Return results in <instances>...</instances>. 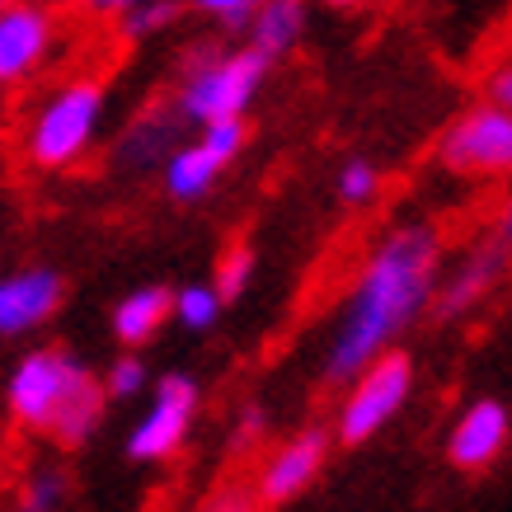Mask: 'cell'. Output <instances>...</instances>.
<instances>
[{
	"instance_id": "1",
	"label": "cell",
	"mask_w": 512,
	"mask_h": 512,
	"mask_svg": "<svg viewBox=\"0 0 512 512\" xmlns=\"http://www.w3.org/2000/svg\"><path fill=\"white\" fill-rule=\"evenodd\" d=\"M437 264H442V245L428 226H395L390 235L376 240L353 292H348L339 329L329 339V381H353L367 362H376L433 306Z\"/></svg>"
},
{
	"instance_id": "2",
	"label": "cell",
	"mask_w": 512,
	"mask_h": 512,
	"mask_svg": "<svg viewBox=\"0 0 512 512\" xmlns=\"http://www.w3.org/2000/svg\"><path fill=\"white\" fill-rule=\"evenodd\" d=\"M5 404H10V419L33 433H52L66 447H85L104 423L109 390L99 376H90L85 362H76L62 348H33L15 362Z\"/></svg>"
},
{
	"instance_id": "3",
	"label": "cell",
	"mask_w": 512,
	"mask_h": 512,
	"mask_svg": "<svg viewBox=\"0 0 512 512\" xmlns=\"http://www.w3.org/2000/svg\"><path fill=\"white\" fill-rule=\"evenodd\" d=\"M268 57L259 47H207L193 52L184 66V80L174 90V113L184 123L202 127L217 118H245L254 94L264 90Z\"/></svg>"
},
{
	"instance_id": "4",
	"label": "cell",
	"mask_w": 512,
	"mask_h": 512,
	"mask_svg": "<svg viewBox=\"0 0 512 512\" xmlns=\"http://www.w3.org/2000/svg\"><path fill=\"white\" fill-rule=\"evenodd\" d=\"M99 127H104V85L90 76L66 80L33 113L29 137H24L29 160L38 170H71L76 160L90 156Z\"/></svg>"
},
{
	"instance_id": "5",
	"label": "cell",
	"mask_w": 512,
	"mask_h": 512,
	"mask_svg": "<svg viewBox=\"0 0 512 512\" xmlns=\"http://www.w3.org/2000/svg\"><path fill=\"white\" fill-rule=\"evenodd\" d=\"M409 390H414V362L395 348L367 362L362 372L348 381V395L339 404V423H334V437L343 447H362L372 442L381 428L395 423L404 404H409Z\"/></svg>"
},
{
	"instance_id": "6",
	"label": "cell",
	"mask_w": 512,
	"mask_h": 512,
	"mask_svg": "<svg viewBox=\"0 0 512 512\" xmlns=\"http://www.w3.org/2000/svg\"><path fill=\"white\" fill-rule=\"evenodd\" d=\"M437 156L456 174H480V179L512 174V113L498 104H480V109L461 113L442 132Z\"/></svg>"
},
{
	"instance_id": "7",
	"label": "cell",
	"mask_w": 512,
	"mask_h": 512,
	"mask_svg": "<svg viewBox=\"0 0 512 512\" xmlns=\"http://www.w3.org/2000/svg\"><path fill=\"white\" fill-rule=\"evenodd\" d=\"M198 419V386L184 372H165L151 390V409L127 433V456L132 461H170L184 447L188 428Z\"/></svg>"
},
{
	"instance_id": "8",
	"label": "cell",
	"mask_w": 512,
	"mask_h": 512,
	"mask_svg": "<svg viewBox=\"0 0 512 512\" xmlns=\"http://www.w3.org/2000/svg\"><path fill=\"white\" fill-rule=\"evenodd\" d=\"M57 24L43 5L0 0V85H19L47 62Z\"/></svg>"
},
{
	"instance_id": "9",
	"label": "cell",
	"mask_w": 512,
	"mask_h": 512,
	"mask_svg": "<svg viewBox=\"0 0 512 512\" xmlns=\"http://www.w3.org/2000/svg\"><path fill=\"white\" fill-rule=\"evenodd\" d=\"M329 447H334V433L325 428H301L292 442H282L273 456L259 470V484H254V498L259 503H292L301 489H311L320 480V470L329 461Z\"/></svg>"
},
{
	"instance_id": "10",
	"label": "cell",
	"mask_w": 512,
	"mask_h": 512,
	"mask_svg": "<svg viewBox=\"0 0 512 512\" xmlns=\"http://www.w3.org/2000/svg\"><path fill=\"white\" fill-rule=\"evenodd\" d=\"M66 282L57 268H19L0 278V339H15V334H33L43 329L52 315L62 311Z\"/></svg>"
},
{
	"instance_id": "11",
	"label": "cell",
	"mask_w": 512,
	"mask_h": 512,
	"mask_svg": "<svg viewBox=\"0 0 512 512\" xmlns=\"http://www.w3.org/2000/svg\"><path fill=\"white\" fill-rule=\"evenodd\" d=\"M512 437V419L508 409L498 400H475L456 419V428H451L447 437V456L456 470H484L494 466L498 456H503V447H508Z\"/></svg>"
},
{
	"instance_id": "12",
	"label": "cell",
	"mask_w": 512,
	"mask_h": 512,
	"mask_svg": "<svg viewBox=\"0 0 512 512\" xmlns=\"http://www.w3.org/2000/svg\"><path fill=\"white\" fill-rule=\"evenodd\" d=\"M508 259H512V254L498 245L494 235H489L480 249H470L466 264H461V268H456V273L447 278V287H442V292H433L437 320H456V315H466L470 306H480L484 296L494 292V282L503 278Z\"/></svg>"
},
{
	"instance_id": "13",
	"label": "cell",
	"mask_w": 512,
	"mask_h": 512,
	"mask_svg": "<svg viewBox=\"0 0 512 512\" xmlns=\"http://www.w3.org/2000/svg\"><path fill=\"white\" fill-rule=\"evenodd\" d=\"M226 165H231V160L217 156L202 137L184 141V146H170V156H165V193H170L174 202L207 198V193L217 188V179H221Z\"/></svg>"
},
{
	"instance_id": "14",
	"label": "cell",
	"mask_w": 512,
	"mask_h": 512,
	"mask_svg": "<svg viewBox=\"0 0 512 512\" xmlns=\"http://www.w3.org/2000/svg\"><path fill=\"white\" fill-rule=\"evenodd\" d=\"M170 320V292L165 287H132V292L113 306L109 325H113V339L123 343V348H141V343H151L165 329Z\"/></svg>"
},
{
	"instance_id": "15",
	"label": "cell",
	"mask_w": 512,
	"mask_h": 512,
	"mask_svg": "<svg viewBox=\"0 0 512 512\" xmlns=\"http://www.w3.org/2000/svg\"><path fill=\"white\" fill-rule=\"evenodd\" d=\"M245 29H249V47H259L268 62L287 57L301 43V33H306V0H259Z\"/></svg>"
},
{
	"instance_id": "16",
	"label": "cell",
	"mask_w": 512,
	"mask_h": 512,
	"mask_svg": "<svg viewBox=\"0 0 512 512\" xmlns=\"http://www.w3.org/2000/svg\"><path fill=\"white\" fill-rule=\"evenodd\" d=\"M221 311H226V301L217 296L212 282H188V287L170 292V320H179L188 334H207V329H217Z\"/></svg>"
},
{
	"instance_id": "17",
	"label": "cell",
	"mask_w": 512,
	"mask_h": 512,
	"mask_svg": "<svg viewBox=\"0 0 512 512\" xmlns=\"http://www.w3.org/2000/svg\"><path fill=\"white\" fill-rule=\"evenodd\" d=\"M249 282H254V249H245V245H235V249H226L221 254V264H217V296L231 306V301H240V296L249 292Z\"/></svg>"
},
{
	"instance_id": "18",
	"label": "cell",
	"mask_w": 512,
	"mask_h": 512,
	"mask_svg": "<svg viewBox=\"0 0 512 512\" xmlns=\"http://www.w3.org/2000/svg\"><path fill=\"white\" fill-rule=\"evenodd\" d=\"M334 188H339V202H348V207H362V202H372L376 193H381V174H376L372 160H343L339 165V179H334Z\"/></svg>"
},
{
	"instance_id": "19",
	"label": "cell",
	"mask_w": 512,
	"mask_h": 512,
	"mask_svg": "<svg viewBox=\"0 0 512 512\" xmlns=\"http://www.w3.org/2000/svg\"><path fill=\"white\" fill-rule=\"evenodd\" d=\"M146 386H151V367H146L132 348H127L123 357H113V367L104 372V390H109V400H137Z\"/></svg>"
},
{
	"instance_id": "20",
	"label": "cell",
	"mask_w": 512,
	"mask_h": 512,
	"mask_svg": "<svg viewBox=\"0 0 512 512\" xmlns=\"http://www.w3.org/2000/svg\"><path fill=\"white\" fill-rule=\"evenodd\" d=\"M174 19H179V0H141V5L123 10V29L132 38H146V33L170 29Z\"/></svg>"
},
{
	"instance_id": "21",
	"label": "cell",
	"mask_w": 512,
	"mask_h": 512,
	"mask_svg": "<svg viewBox=\"0 0 512 512\" xmlns=\"http://www.w3.org/2000/svg\"><path fill=\"white\" fill-rule=\"evenodd\" d=\"M57 508H62V475L43 470V475H33V480L24 484L15 512H57Z\"/></svg>"
},
{
	"instance_id": "22",
	"label": "cell",
	"mask_w": 512,
	"mask_h": 512,
	"mask_svg": "<svg viewBox=\"0 0 512 512\" xmlns=\"http://www.w3.org/2000/svg\"><path fill=\"white\" fill-rule=\"evenodd\" d=\"M188 5H193V10H202V15L221 19L226 29H245L259 0H188Z\"/></svg>"
},
{
	"instance_id": "23",
	"label": "cell",
	"mask_w": 512,
	"mask_h": 512,
	"mask_svg": "<svg viewBox=\"0 0 512 512\" xmlns=\"http://www.w3.org/2000/svg\"><path fill=\"white\" fill-rule=\"evenodd\" d=\"M202 512H259V498H254V489H221V494L207 498V508Z\"/></svg>"
},
{
	"instance_id": "24",
	"label": "cell",
	"mask_w": 512,
	"mask_h": 512,
	"mask_svg": "<svg viewBox=\"0 0 512 512\" xmlns=\"http://www.w3.org/2000/svg\"><path fill=\"white\" fill-rule=\"evenodd\" d=\"M489 104H498V109L512 113V66H503V71L489 76Z\"/></svg>"
},
{
	"instance_id": "25",
	"label": "cell",
	"mask_w": 512,
	"mask_h": 512,
	"mask_svg": "<svg viewBox=\"0 0 512 512\" xmlns=\"http://www.w3.org/2000/svg\"><path fill=\"white\" fill-rule=\"evenodd\" d=\"M90 15H123V10H132V5H141V0H80Z\"/></svg>"
},
{
	"instance_id": "26",
	"label": "cell",
	"mask_w": 512,
	"mask_h": 512,
	"mask_svg": "<svg viewBox=\"0 0 512 512\" xmlns=\"http://www.w3.org/2000/svg\"><path fill=\"white\" fill-rule=\"evenodd\" d=\"M494 240H498V245H503V249H508V254H512V198H508V207H503V212H498Z\"/></svg>"
},
{
	"instance_id": "27",
	"label": "cell",
	"mask_w": 512,
	"mask_h": 512,
	"mask_svg": "<svg viewBox=\"0 0 512 512\" xmlns=\"http://www.w3.org/2000/svg\"><path fill=\"white\" fill-rule=\"evenodd\" d=\"M264 433V414L259 409H245V423H240V442H249V437Z\"/></svg>"
},
{
	"instance_id": "28",
	"label": "cell",
	"mask_w": 512,
	"mask_h": 512,
	"mask_svg": "<svg viewBox=\"0 0 512 512\" xmlns=\"http://www.w3.org/2000/svg\"><path fill=\"white\" fill-rule=\"evenodd\" d=\"M320 5H334V10H357V5H367V0H320Z\"/></svg>"
}]
</instances>
